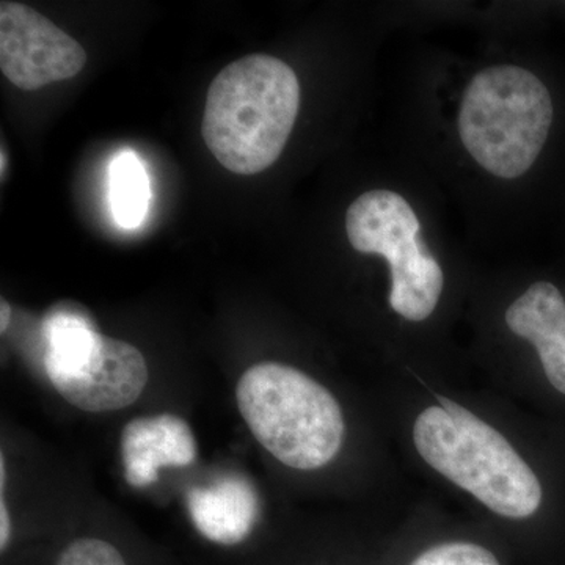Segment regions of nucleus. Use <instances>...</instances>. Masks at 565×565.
<instances>
[{
  "instance_id": "obj_1",
  "label": "nucleus",
  "mask_w": 565,
  "mask_h": 565,
  "mask_svg": "<svg viewBox=\"0 0 565 565\" xmlns=\"http://www.w3.org/2000/svg\"><path fill=\"white\" fill-rule=\"evenodd\" d=\"M299 107L300 84L291 66L273 55H247L212 81L204 143L230 172L262 173L285 150Z\"/></svg>"
},
{
  "instance_id": "obj_2",
  "label": "nucleus",
  "mask_w": 565,
  "mask_h": 565,
  "mask_svg": "<svg viewBox=\"0 0 565 565\" xmlns=\"http://www.w3.org/2000/svg\"><path fill=\"white\" fill-rule=\"evenodd\" d=\"M414 424V444L424 462L473 494L505 519H527L542 504L541 481L533 468L484 419L440 397Z\"/></svg>"
},
{
  "instance_id": "obj_3",
  "label": "nucleus",
  "mask_w": 565,
  "mask_h": 565,
  "mask_svg": "<svg viewBox=\"0 0 565 565\" xmlns=\"http://www.w3.org/2000/svg\"><path fill=\"white\" fill-rule=\"evenodd\" d=\"M248 429L286 467L318 470L343 448V411L326 386L296 367L263 362L248 367L236 386Z\"/></svg>"
},
{
  "instance_id": "obj_4",
  "label": "nucleus",
  "mask_w": 565,
  "mask_h": 565,
  "mask_svg": "<svg viewBox=\"0 0 565 565\" xmlns=\"http://www.w3.org/2000/svg\"><path fill=\"white\" fill-rule=\"evenodd\" d=\"M552 121L548 88L515 65L479 71L465 88L457 117L465 150L503 180H515L534 166Z\"/></svg>"
},
{
  "instance_id": "obj_5",
  "label": "nucleus",
  "mask_w": 565,
  "mask_h": 565,
  "mask_svg": "<svg viewBox=\"0 0 565 565\" xmlns=\"http://www.w3.org/2000/svg\"><path fill=\"white\" fill-rule=\"evenodd\" d=\"M345 233L356 252L384 256L388 263L394 313L426 321L440 302L445 275L422 239V223L411 203L385 189L364 192L349 206Z\"/></svg>"
},
{
  "instance_id": "obj_6",
  "label": "nucleus",
  "mask_w": 565,
  "mask_h": 565,
  "mask_svg": "<svg viewBox=\"0 0 565 565\" xmlns=\"http://www.w3.org/2000/svg\"><path fill=\"white\" fill-rule=\"evenodd\" d=\"M87 52L32 7L0 3V70L25 92L71 79L84 70Z\"/></svg>"
},
{
  "instance_id": "obj_7",
  "label": "nucleus",
  "mask_w": 565,
  "mask_h": 565,
  "mask_svg": "<svg viewBox=\"0 0 565 565\" xmlns=\"http://www.w3.org/2000/svg\"><path fill=\"white\" fill-rule=\"evenodd\" d=\"M147 384L148 366L139 349L110 337H104L95 359L82 373L52 382L63 399L92 414L129 407Z\"/></svg>"
},
{
  "instance_id": "obj_8",
  "label": "nucleus",
  "mask_w": 565,
  "mask_h": 565,
  "mask_svg": "<svg viewBox=\"0 0 565 565\" xmlns=\"http://www.w3.org/2000/svg\"><path fill=\"white\" fill-rule=\"evenodd\" d=\"M120 451L126 481L143 489L158 481L159 468L191 465L196 459V441L180 416H143L122 427Z\"/></svg>"
},
{
  "instance_id": "obj_9",
  "label": "nucleus",
  "mask_w": 565,
  "mask_h": 565,
  "mask_svg": "<svg viewBox=\"0 0 565 565\" xmlns=\"http://www.w3.org/2000/svg\"><path fill=\"white\" fill-rule=\"evenodd\" d=\"M505 323L534 345L550 384L565 394V300L559 289L534 282L508 308Z\"/></svg>"
},
{
  "instance_id": "obj_10",
  "label": "nucleus",
  "mask_w": 565,
  "mask_h": 565,
  "mask_svg": "<svg viewBox=\"0 0 565 565\" xmlns=\"http://www.w3.org/2000/svg\"><path fill=\"white\" fill-rule=\"evenodd\" d=\"M188 505L196 530L222 545L243 542L258 520V494L241 476L223 478L210 489H192Z\"/></svg>"
},
{
  "instance_id": "obj_11",
  "label": "nucleus",
  "mask_w": 565,
  "mask_h": 565,
  "mask_svg": "<svg viewBox=\"0 0 565 565\" xmlns=\"http://www.w3.org/2000/svg\"><path fill=\"white\" fill-rule=\"evenodd\" d=\"M44 370L52 382L82 373L102 348L104 334L84 307L54 305L43 321Z\"/></svg>"
},
{
  "instance_id": "obj_12",
  "label": "nucleus",
  "mask_w": 565,
  "mask_h": 565,
  "mask_svg": "<svg viewBox=\"0 0 565 565\" xmlns=\"http://www.w3.org/2000/svg\"><path fill=\"white\" fill-rule=\"evenodd\" d=\"M109 202L115 221L126 230L143 222L150 204V182L136 154L121 152L110 162Z\"/></svg>"
},
{
  "instance_id": "obj_13",
  "label": "nucleus",
  "mask_w": 565,
  "mask_h": 565,
  "mask_svg": "<svg viewBox=\"0 0 565 565\" xmlns=\"http://www.w3.org/2000/svg\"><path fill=\"white\" fill-rule=\"evenodd\" d=\"M411 565H501L486 546L471 542H448L433 546Z\"/></svg>"
},
{
  "instance_id": "obj_14",
  "label": "nucleus",
  "mask_w": 565,
  "mask_h": 565,
  "mask_svg": "<svg viewBox=\"0 0 565 565\" xmlns=\"http://www.w3.org/2000/svg\"><path fill=\"white\" fill-rule=\"evenodd\" d=\"M55 565H128L114 545L99 539H77L66 546Z\"/></svg>"
},
{
  "instance_id": "obj_15",
  "label": "nucleus",
  "mask_w": 565,
  "mask_h": 565,
  "mask_svg": "<svg viewBox=\"0 0 565 565\" xmlns=\"http://www.w3.org/2000/svg\"><path fill=\"white\" fill-rule=\"evenodd\" d=\"M11 522L9 509H7L6 500H0V550H6L10 541Z\"/></svg>"
},
{
  "instance_id": "obj_16",
  "label": "nucleus",
  "mask_w": 565,
  "mask_h": 565,
  "mask_svg": "<svg viewBox=\"0 0 565 565\" xmlns=\"http://www.w3.org/2000/svg\"><path fill=\"white\" fill-rule=\"evenodd\" d=\"M11 319V307L6 299L0 300V332L6 333Z\"/></svg>"
},
{
  "instance_id": "obj_17",
  "label": "nucleus",
  "mask_w": 565,
  "mask_h": 565,
  "mask_svg": "<svg viewBox=\"0 0 565 565\" xmlns=\"http://www.w3.org/2000/svg\"><path fill=\"white\" fill-rule=\"evenodd\" d=\"M6 457L0 456V490L6 489Z\"/></svg>"
}]
</instances>
